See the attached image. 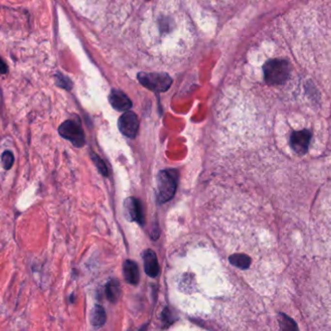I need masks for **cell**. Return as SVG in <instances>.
Here are the masks:
<instances>
[{"label": "cell", "instance_id": "obj_18", "mask_svg": "<svg viewBox=\"0 0 331 331\" xmlns=\"http://www.w3.org/2000/svg\"><path fill=\"white\" fill-rule=\"evenodd\" d=\"M7 72H8V67L6 63L2 59H0V74L5 75Z\"/></svg>", "mask_w": 331, "mask_h": 331}, {"label": "cell", "instance_id": "obj_8", "mask_svg": "<svg viewBox=\"0 0 331 331\" xmlns=\"http://www.w3.org/2000/svg\"><path fill=\"white\" fill-rule=\"evenodd\" d=\"M110 103L112 106V108L119 111H127L132 108V102L129 99V97L118 89L111 90L110 97H109Z\"/></svg>", "mask_w": 331, "mask_h": 331}, {"label": "cell", "instance_id": "obj_9", "mask_svg": "<svg viewBox=\"0 0 331 331\" xmlns=\"http://www.w3.org/2000/svg\"><path fill=\"white\" fill-rule=\"evenodd\" d=\"M143 265H144V271L149 277L155 278L158 276L160 272V268H159L157 256L154 251L150 249H147L146 251H144Z\"/></svg>", "mask_w": 331, "mask_h": 331}, {"label": "cell", "instance_id": "obj_15", "mask_svg": "<svg viewBox=\"0 0 331 331\" xmlns=\"http://www.w3.org/2000/svg\"><path fill=\"white\" fill-rule=\"evenodd\" d=\"M54 79H55V82L58 86L64 88V89H67V90H70L73 86V83L71 81V79L64 76L63 74L61 73H57L55 76H54Z\"/></svg>", "mask_w": 331, "mask_h": 331}, {"label": "cell", "instance_id": "obj_10", "mask_svg": "<svg viewBox=\"0 0 331 331\" xmlns=\"http://www.w3.org/2000/svg\"><path fill=\"white\" fill-rule=\"evenodd\" d=\"M123 275L131 285H137L140 281V269L138 265L130 260H127L123 265Z\"/></svg>", "mask_w": 331, "mask_h": 331}, {"label": "cell", "instance_id": "obj_11", "mask_svg": "<svg viewBox=\"0 0 331 331\" xmlns=\"http://www.w3.org/2000/svg\"><path fill=\"white\" fill-rule=\"evenodd\" d=\"M106 320H107V315H106L105 309L101 305L94 306V308L92 309L91 314H90L91 325L94 328L98 329V328H101L105 325Z\"/></svg>", "mask_w": 331, "mask_h": 331}, {"label": "cell", "instance_id": "obj_13", "mask_svg": "<svg viewBox=\"0 0 331 331\" xmlns=\"http://www.w3.org/2000/svg\"><path fill=\"white\" fill-rule=\"evenodd\" d=\"M229 260L233 266L240 269H247L251 265V259L245 254H234Z\"/></svg>", "mask_w": 331, "mask_h": 331}, {"label": "cell", "instance_id": "obj_16", "mask_svg": "<svg viewBox=\"0 0 331 331\" xmlns=\"http://www.w3.org/2000/svg\"><path fill=\"white\" fill-rule=\"evenodd\" d=\"M1 162H2V165L4 167L5 170H10L13 165H14V162H15V157H14V154L13 152L9 151V150H6L3 152V154L1 155Z\"/></svg>", "mask_w": 331, "mask_h": 331}, {"label": "cell", "instance_id": "obj_6", "mask_svg": "<svg viewBox=\"0 0 331 331\" xmlns=\"http://www.w3.org/2000/svg\"><path fill=\"white\" fill-rule=\"evenodd\" d=\"M311 133L308 130L294 132L291 137V145L299 155H304L309 148Z\"/></svg>", "mask_w": 331, "mask_h": 331}, {"label": "cell", "instance_id": "obj_12", "mask_svg": "<svg viewBox=\"0 0 331 331\" xmlns=\"http://www.w3.org/2000/svg\"><path fill=\"white\" fill-rule=\"evenodd\" d=\"M106 296L110 302H116L120 296V285L117 280H110L105 288Z\"/></svg>", "mask_w": 331, "mask_h": 331}, {"label": "cell", "instance_id": "obj_17", "mask_svg": "<svg viewBox=\"0 0 331 331\" xmlns=\"http://www.w3.org/2000/svg\"><path fill=\"white\" fill-rule=\"evenodd\" d=\"M91 158H92L93 162L95 163V165H96L97 169L99 170V172H100L103 175L107 176V175L109 174V171H108V168H107L105 162H104L97 154H95V153H91Z\"/></svg>", "mask_w": 331, "mask_h": 331}, {"label": "cell", "instance_id": "obj_4", "mask_svg": "<svg viewBox=\"0 0 331 331\" xmlns=\"http://www.w3.org/2000/svg\"><path fill=\"white\" fill-rule=\"evenodd\" d=\"M59 135L72 142L76 147H82L85 143V137L80 125L74 120L64 121L58 128Z\"/></svg>", "mask_w": 331, "mask_h": 331}, {"label": "cell", "instance_id": "obj_2", "mask_svg": "<svg viewBox=\"0 0 331 331\" xmlns=\"http://www.w3.org/2000/svg\"><path fill=\"white\" fill-rule=\"evenodd\" d=\"M177 176V173L173 170H166L159 173L157 199L160 204L169 202L174 196Z\"/></svg>", "mask_w": 331, "mask_h": 331}, {"label": "cell", "instance_id": "obj_7", "mask_svg": "<svg viewBox=\"0 0 331 331\" xmlns=\"http://www.w3.org/2000/svg\"><path fill=\"white\" fill-rule=\"evenodd\" d=\"M124 209L126 217L130 221L139 222L141 225L143 224V214L141 203L135 198H129L124 203Z\"/></svg>", "mask_w": 331, "mask_h": 331}, {"label": "cell", "instance_id": "obj_3", "mask_svg": "<svg viewBox=\"0 0 331 331\" xmlns=\"http://www.w3.org/2000/svg\"><path fill=\"white\" fill-rule=\"evenodd\" d=\"M139 81L146 88L155 92H165L172 85V78L164 73H140Z\"/></svg>", "mask_w": 331, "mask_h": 331}, {"label": "cell", "instance_id": "obj_1", "mask_svg": "<svg viewBox=\"0 0 331 331\" xmlns=\"http://www.w3.org/2000/svg\"><path fill=\"white\" fill-rule=\"evenodd\" d=\"M290 73L291 66L285 59H271L264 65L265 79L270 85L285 83Z\"/></svg>", "mask_w": 331, "mask_h": 331}, {"label": "cell", "instance_id": "obj_5", "mask_svg": "<svg viewBox=\"0 0 331 331\" xmlns=\"http://www.w3.org/2000/svg\"><path fill=\"white\" fill-rule=\"evenodd\" d=\"M140 122L138 119L137 114L132 111H125L118 120V128L120 132L128 137V138H135L138 130H139Z\"/></svg>", "mask_w": 331, "mask_h": 331}, {"label": "cell", "instance_id": "obj_14", "mask_svg": "<svg viewBox=\"0 0 331 331\" xmlns=\"http://www.w3.org/2000/svg\"><path fill=\"white\" fill-rule=\"evenodd\" d=\"M278 322L280 326V331H299L297 323L286 314H279Z\"/></svg>", "mask_w": 331, "mask_h": 331}]
</instances>
